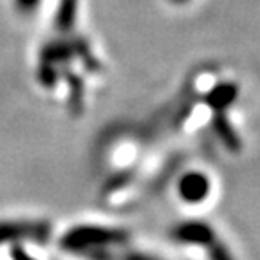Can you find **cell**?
I'll use <instances>...</instances> for the list:
<instances>
[{
    "instance_id": "6da1fadb",
    "label": "cell",
    "mask_w": 260,
    "mask_h": 260,
    "mask_svg": "<svg viewBox=\"0 0 260 260\" xmlns=\"http://www.w3.org/2000/svg\"><path fill=\"white\" fill-rule=\"evenodd\" d=\"M179 193L188 203H199L210 193V181L204 174L199 172H191L184 175L179 183Z\"/></svg>"
},
{
    "instance_id": "7a4b0ae2",
    "label": "cell",
    "mask_w": 260,
    "mask_h": 260,
    "mask_svg": "<svg viewBox=\"0 0 260 260\" xmlns=\"http://www.w3.org/2000/svg\"><path fill=\"white\" fill-rule=\"evenodd\" d=\"M174 237L181 242H195V244H204L210 246L213 242V233L206 224L201 222H184L174 232Z\"/></svg>"
},
{
    "instance_id": "3957f363",
    "label": "cell",
    "mask_w": 260,
    "mask_h": 260,
    "mask_svg": "<svg viewBox=\"0 0 260 260\" xmlns=\"http://www.w3.org/2000/svg\"><path fill=\"white\" fill-rule=\"evenodd\" d=\"M235 94H237L235 85H230V83H228V85H220L210 94V103L211 105H215L217 109H224L226 105L233 103Z\"/></svg>"
},
{
    "instance_id": "277c9868",
    "label": "cell",
    "mask_w": 260,
    "mask_h": 260,
    "mask_svg": "<svg viewBox=\"0 0 260 260\" xmlns=\"http://www.w3.org/2000/svg\"><path fill=\"white\" fill-rule=\"evenodd\" d=\"M18 2V6H20L22 9H32V8H37V4L40 2V0H16Z\"/></svg>"
},
{
    "instance_id": "5b68a950",
    "label": "cell",
    "mask_w": 260,
    "mask_h": 260,
    "mask_svg": "<svg viewBox=\"0 0 260 260\" xmlns=\"http://www.w3.org/2000/svg\"><path fill=\"white\" fill-rule=\"evenodd\" d=\"M172 2H184V0H172Z\"/></svg>"
}]
</instances>
